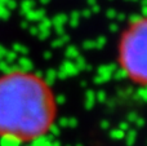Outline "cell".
<instances>
[{"label": "cell", "instance_id": "cell-1", "mask_svg": "<svg viewBox=\"0 0 147 146\" xmlns=\"http://www.w3.org/2000/svg\"><path fill=\"white\" fill-rule=\"evenodd\" d=\"M58 114L53 88L39 72L23 69L0 74V140L23 145L51 132Z\"/></svg>", "mask_w": 147, "mask_h": 146}, {"label": "cell", "instance_id": "cell-2", "mask_svg": "<svg viewBox=\"0 0 147 146\" xmlns=\"http://www.w3.org/2000/svg\"><path fill=\"white\" fill-rule=\"evenodd\" d=\"M116 58L130 83L147 88V16L134 18L124 27L117 40Z\"/></svg>", "mask_w": 147, "mask_h": 146}]
</instances>
